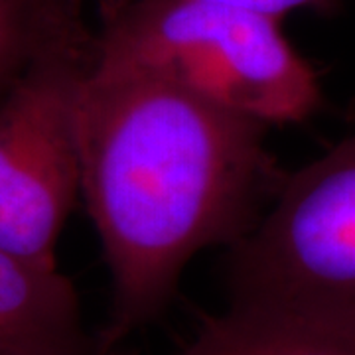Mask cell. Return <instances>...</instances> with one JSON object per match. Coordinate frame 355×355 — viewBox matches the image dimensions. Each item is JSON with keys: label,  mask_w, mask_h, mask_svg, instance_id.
Here are the masks:
<instances>
[{"label": "cell", "mask_w": 355, "mask_h": 355, "mask_svg": "<svg viewBox=\"0 0 355 355\" xmlns=\"http://www.w3.org/2000/svg\"><path fill=\"white\" fill-rule=\"evenodd\" d=\"M219 6H229L245 12L259 14L270 20H282L284 16L298 10H316V12H330L342 0H202Z\"/></svg>", "instance_id": "obj_8"}, {"label": "cell", "mask_w": 355, "mask_h": 355, "mask_svg": "<svg viewBox=\"0 0 355 355\" xmlns=\"http://www.w3.org/2000/svg\"><path fill=\"white\" fill-rule=\"evenodd\" d=\"M0 355H99L95 336L83 328L71 280L2 247Z\"/></svg>", "instance_id": "obj_5"}, {"label": "cell", "mask_w": 355, "mask_h": 355, "mask_svg": "<svg viewBox=\"0 0 355 355\" xmlns=\"http://www.w3.org/2000/svg\"><path fill=\"white\" fill-rule=\"evenodd\" d=\"M99 20L97 67L164 79L268 127L324 105L318 73L279 20L202 0H99Z\"/></svg>", "instance_id": "obj_2"}, {"label": "cell", "mask_w": 355, "mask_h": 355, "mask_svg": "<svg viewBox=\"0 0 355 355\" xmlns=\"http://www.w3.org/2000/svg\"><path fill=\"white\" fill-rule=\"evenodd\" d=\"M93 46L40 60L0 99V247L30 265L55 268L81 198L76 101Z\"/></svg>", "instance_id": "obj_4"}, {"label": "cell", "mask_w": 355, "mask_h": 355, "mask_svg": "<svg viewBox=\"0 0 355 355\" xmlns=\"http://www.w3.org/2000/svg\"><path fill=\"white\" fill-rule=\"evenodd\" d=\"M180 355H355V334L291 312L229 304Z\"/></svg>", "instance_id": "obj_6"}, {"label": "cell", "mask_w": 355, "mask_h": 355, "mask_svg": "<svg viewBox=\"0 0 355 355\" xmlns=\"http://www.w3.org/2000/svg\"><path fill=\"white\" fill-rule=\"evenodd\" d=\"M229 304L270 308L355 334V132L284 178L229 249Z\"/></svg>", "instance_id": "obj_3"}, {"label": "cell", "mask_w": 355, "mask_h": 355, "mask_svg": "<svg viewBox=\"0 0 355 355\" xmlns=\"http://www.w3.org/2000/svg\"><path fill=\"white\" fill-rule=\"evenodd\" d=\"M81 200L111 275L95 336L111 355L174 300L203 249L241 243L284 178L268 125L164 79L91 62L76 101Z\"/></svg>", "instance_id": "obj_1"}, {"label": "cell", "mask_w": 355, "mask_h": 355, "mask_svg": "<svg viewBox=\"0 0 355 355\" xmlns=\"http://www.w3.org/2000/svg\"><path fill=\"white\" fill-rule=\"evenodd\" d=\"M93 38L83 0H0V99L36 62Z\"/></svg>", "instance_id": "obj_7"}]
</instances>
